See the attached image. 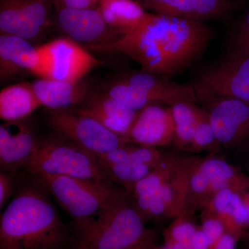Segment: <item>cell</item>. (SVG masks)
<instances>
[{
  "instance_id": "8",
  "label": "cell",
  "mask_w": 249,
  "mask_h": 249,
  "mask_svg": "<svg viewBox=\"0 0 249 249\" xmlns=\"http://www.w3.org/2000/svg\"><path fill=\"white\" fill-rule=\"evenodd\" d=\"M52 0H0V31L28 41L38 38L49 27Z\"/></svg>"
},
{
  "instance_id": "4",
  "label": "cell",
  "mask_w": 249,
  "mask_h": 249,
  "mask_svg": "<svg viewBox=\"0 0 249 249\" xmlns=\"http://www.w3.org/2000/svg\"><path fill=\"white\" fill-rule=\"evenodd\" d=\"M40 183L75 222L76 229L91 220L118 198L127 193L109 181L58 175H40Z\"/></svg>"
},
{
  "instance_id": "15",
  "label": "cell",
  "mask_w": 249,
  "mask_h": 249,
  "mask_svg": "<svg viewBox=\"0 0 249 249\" xmlns=\"http://www.w3.org/2000/svg\"><path fill=\"white\" fill-rule=\"evenodd\" d=\"M75 111L98 121L124 141L139 113L118 102L106 92L91 93Z\"/></svg>"
},
{
  "instance_id": "19",
  "label": "cell",
  "mask_w": 249,
  "mask_h": 249,
  "mask_svg": "<svg viewBox=\"0 0 249 249\" xmlns=\"http://www.w3.org/2000/svg\"><path fill=\"white\" fill-rule=\"evenodd\" d=\"M98 9L117 38L133 31L147 14L135 0H101Z\"/></svg>"
},
{
  "instance_id": "40",
  "label": "cell",
  "mask_w": 249,
  "mask_h": 249,
  "mask_svg": "<svg viewBox=\"0 0 249 249\" xmlns=\"http://www.w3.org/2000/svg\"><path fill=\"white\" fill-rule=\"evenodd\" d=\"M247 195H248V196H249V191H247Z\"/></svg>"
},
{
  "instance_id": "1",
  "label": "cell",
  "mask_w": 249,
  "mask_h": 249,
  "mask_svg": "<svg viewBox=\"0 0 249 249\" xmlns=\"http://www.w3.org/2000/svg\"><path fill=\"white\" fill-rule=\"evenodd\" d=\"M212 32L201 21L150 14L133 31L87 49L120 52L138 62L142 71L170 78L202 56Z\"/></svg>"
},
{
  "instance_id": "7",
  "label": "cell",
  "mask_w": 249,
  "mask_h": 249,
  "mask_svg": "<svg viewBox=\"0 0 249 249\" xmlns=\"http://www.w3.org/2000/svg\"><path fill=\"white\" fill-rule=\"evenodd\" d=\"M49 121L54 129L93 156L105 155L127 144L98 121L75 111H51Z\"/></svg>"
},
{
  "instance_id": "41",
  "label": "cell",
  "mask_w": 249,
  "mask_h": 249,
  "mask_svg": "<svg viewBox=\"0 0 249 249\" xmlns=\"http://www.w3.org/2000/svg\"></svg>"
},
{
  "instance_id": "23",
  "label": "cell",
  "mask_w": 249,
  "mask_h": 249,
  "mask_svg": "<svg viewBox=\"0 0 249 249\" xmlns=\"http://www.w3.org/2000/svg\"><path fill=\"white\" fill-rule=\"evenodd\" d=\"M170 107L175 124L173 143L177 148L188 151L193 142L199 107L188 103H178Z\"/></svg>"
},
{
  "instance_id": "35",
  "label": "cell",
  "mask_w": 249,
  "mask_h": 249,
  "mask_svg": "<svg viewBox=\"0 0 249 249\" xmlns=\"http://www.w3.org/2000/svg\"><path fill=\"white\" fill-rule=\"evenodd\" d=\"M14 182L12 178L7 173H0V208L2 209L12 196Z\"/></svg>"
},
{
  "instance_id": "18",
  "label": "cell",
  "mask_w": 249,
  "mask_h": 249,
  "mask_svg": "<svg viewBox=\"0 0 249 249\" xmlns=\"http://www.w3.org/2000/svg\"><path fill=\"white\" fill-rule=\"evenodd\" d=\"M202 210L217 216L227 231L237 240L245 238L249 233L247 210L241 193L229 189L218 192Z\"/></svg>"
},
{
  "instance_id": "24",
  "label": "cell",
  "mask_w": 249,
  "mask_h": 249,
  "mask_svg": "<svg viewBox=\"0 0 249 249\" xmlns=\"http://www.w3.org/2000/svg\"><path fill=\"white\" fill-rule=\"evenodd\" d=\"M179 159L175 155H165L160 164L135 185L131 194L132 199L158 191L173 176Z\"/></svg>"
},
{
  "instance_id": "16",
  "label": "cell",
  "mask_w": 249,
  "mask_h": 249,
  "mask_svg": "<svg viewBox=\"0 0 249 249\" xmlns=\"http://www.w3.org/2000/svg\"><path fill=\"white\" fill-rule=\"evenodd\" d=\"M31 129L22 121L0 125V165L10 173L25 166L37 145Z\"/></svg>"
},
{
  "instance_id": "14",
  "label": "cell",
  "mask_w": 249,
  "mask_h": 249,
  "mask_svg": "<svg viewBox=\"0 0 249 249\" xmlns=\"http://www.w3.org/2000/svg\"><path fill=\"white\" fill-rule=\"evenodd\" d=\"M29 71L45 78L46 69L39 47L17 36H0V77L1 80Z\"/></svg>"
},
{
  "instance_id": "6",
  "label": "cell",
  "mask_w": 249,
  "mask_h": 249,
  "mask_svg": "<svg viewBox=\"0 0 249 249\" xmlns=\"http://www.w3.org/2000/svg\"><path fill=\"white\" fill-rule=\"evenodd\" d=\"M194 88L197 97L232 98L249 103V55L228 54L201 72Z\"/></svg>"
},
{
  "instance_id": "34",
  "label": "cell",
  "mask_w": 249,
  "mask_h": 249,
  "mask_svg": "<svg viewBox=\"0 0 249 249\" xmlns=\"http://www.w3.org/2000/svg\"><path fill=\"white\" fill-rule=\"evenodd\" d=\"M101 0H52L55 9H96Z\"/></svg>"
},
{
  "instance_id": "9",
  "label": "cell",
  "mask_w": 249,
  "mask_h": 249,
  "mask_svg": "<svg viewBox=\"0 0 249 249\" xmlns=\"http://www.w3.org/2000/svg\"><path fill=\"white\" fill-rule=\"evenodd\" d=\"M38 47L45 62L46 78L80 81L102 65L88 49L70 38L57 39Z\"/></svg>"
},
{
  "instance_id": "32",
  "label": "cell",
  "mask_w": 249,
  "mask_h": 249,
  "mask_svg": "<svg viewBox=\"0 0 249 249\" xmlns=\"http://www.w3.org/2000/svg\"><path fill=\"white\" fill-rule=\"evenodd\" d=\"M229 53L249 55V11L232 33Z\"/></svg>"
},
{
  "instance_id": "10",
  "label": "cell",
  "mask_w": 249,
  "mask_h": 249,
  "mask_svg": "<svg viewBox=\"0 0 249 249\" xmlns=\"http://www.w3.org/2000/svg\"><path fill=\"white\" fill-rule=\"evenodd\" d=\"M209 114L220 145L233 148L249 142V103L232 98L215 100Z\"/></svg>"
},
{
  "instance_id": "29",
  "label": "cell",
  "mask_w": 249,
  "mask_h": 249,
  "mask_svg": "<svg viewBox=\"0 0 249 249\" xmlns=\"http://www.w3.org/2000/svg\"><path fill=\"white\" fill-rule=\"evenodd\" d=\"M191 214H184L175 218L163 232L165 241L191 245L199 227L192 221Z\"/></svg>"
},
{
  "instance_id": "38",
  "label": "cell",
  "mask_w": 249,
  "mask_h": 249,
  "mask_svg": "<svg viewBox=\"0 0 249 249\" xmlns=\"http://www.w3.org/2000/svg\"><path fill=\"white\" fill-rule=\"evenodd\" d=\"M155 232L150 231L140 242L127 249H153L155 247Z\"/></svg>"
},
{
  "instance_id": "31",
  "label": "cell",
  "mask_w": 249,
  "mask_h": 249,
  "mask_svg": "<svg viewBox=\"0 0 249 249\" xmlns=\"http://www.w3.org/2000/svg\"><path fill=\"white\" fill-rule=\"evenodd\" d=\"M201 217V224L199 228L209 241L210 249H213L218 241L227 232V229L222 221L211 213L202 210Z\"/></svg>"
},
{
  "instance_id": "26",
  "label": "cell",
  "mask_w": 249,
  "mask_h": 249,
  "mask_svg": "<svg viewBox=\"0 0 249 249\" xmlns=\"http://www.w3.org/2000/svg\"><path fill=\"white\" fill-rule=\"evenodd\" d=\"M199 158L193 157L188 185V213L202 209L211 198L209 180L198 166Z\"/></svg>"
},
{
  "instance_id": "21",
  "label": "cell",
  "mask_w": 249,
  "mask_h": 249,
  "mask_svg": "<svg viewBox=\"0 0 249 249\" xmlns=\"http://www.w3.org/2000/svg\"><path fill=\"white\" fill-rule=\"evenodd\" d=\"M198 166L209 180L211 197L223 190H232L241 194L249 191V178L225 160L217 157L199 158Z\"/></svg>"
},
{
  "instance_id": "33",
  "label": "cell",
  "mask_w": 249,
  "mask_h": 249,
  "mask_svg": "<svg viewBox=\"0 0 249 249\" xmlns=\"http://www.w3.org/2000/svg\"><path fill=\"white\" fill-rule=\"evenodd\" d=\"M164 154L157 147L141 146L130 147L129 161L147 165L155 168L164 159Z\"/></svg>"
},
{
  "instance_id": "28",
  "label": "cell",
  "mask_w": 249,
  "mask_h": 249,
  "mask_svg": "<svg viewBox=\"0 0 249 249\" xmlns=\"http://www.w3.org/2000/svg\"><path fill=\"white\" fill-rule=\"evenodd\" d=\"M219 147L220 144L216 139L209 112L199 108L193 142L188 151L215 152L219 150Z\"/></svg>"
},
{
  "instance_id": "2",
  "label": "cell",
  "mask_w": 249,
  "mask_h": 249,
  "mask_svg": "<svg viewBox=\"0 0 249 249\" xmlns=\"http://www.w3.org/2000/svg\"><path fill=\"white\" fill-rule=\"evenodd\" d=\"M67 239L66 226L38 188H23L1 214L0 249H60Z\"/></svg>"
},
{
  "instance_id": "5",
  "label": "cell",
  "mask_w": 249,
  "mask_h": 249,
  "mask_svg": "<svg viewBox=\"0 0 249 249\" xmlns=\"http://www.w3.org/2000/svg\"><path fill=\"white\" fill-rule=\"evenodd\" d=\"M25 166L36 176L58 175L95 181L110 180L95 157L73 142H37Z\"/></svg>"
},
{
  "instance_id": "12",
  "label": "cell",
  "mask_w": 249,
  "mask_h": 249,
  "mask_svg": "<svg viewBox=\"0 0 249 249\" xmlns=\"http://www.w3.org/2000/svg\"><path fill=\"white\" fill-rule=\"evenodd\" d=\"M174 134L175 124L171 107L152 105L139 111L124 142L157 148L172 143Z\"/></svg>"
},
{
  "instance_id": "13",
  "label": "cell",
  "mask_w": 249,
  "mask_h": 249,
  "mask_svg": "<svg viewBox=\"0 0 249 249\" xmlns=\"http://www.w3.org/2000/svg\"><path fill=\"white\" fill-rule=\"evenodd\" d=\"M56 11L59 27L69 38L78 43L101 45L117 38L105 22L98 8Z\"/></svg>"
},
{
  "instance_id": "3",
  "label": "cell",
  "mask_w": 249,
  "mask_h": 249,
  "mask_svg": "<svg viewBox=\"0 0 249 249\" xmlns=\"http://www.w3.org/2000/svg\"><path fill=\"white\" fill-rule=\"evenodd\" d=\"M132 199L125 193L76 229L73 249H127L140 242L150 230Z\"/></svg>"
},
{
  "instance_id": "37",
  "label": "cell",
  "mask_w": 249,
  "mask_h": 249,
  "mask_svg": "<svg viewBox=\"0 0 249 249\" xmlns=\"http://www.w3.org/2000/svg\"><path fill=\"white\" fill-rule=\"evenodd\" d=\"M192 249H210L209 241L199 228L191 245Z\"/></svg>"
},
{
  "instance_id": "27",
  "label": "cell",
  "mask_w": 249,
  "mask_h": 249,
  "mask_svg": "<svg viewBox=\"0 0 249 249\" xmlns=\"http://www.w3.org/2000/svg\"><path fill=\"white\" fill-rule=\"evenodd\" d=\"M145 10L163 16L201 21L191 0H135ZM202 22V21H201Z\"/></svg>"
},
{
  "instance_id": "36",
  "label": "cell",
  "mask_w": 249,
  "mask_h": 249,
  "mask_svg": "<svg viewBox=\"0 0 249 249\" xmlns=\"http://www.w3.org/2000/svg\"><path fill=\"white\" fill-rule=\"evenodd\" d=\"M238 240L229 232H226L213 249H237Z\"/></svg>"
},
{
  "instance_id": "22",
  "label": "cell",
  "mask_w": 249,
  "mask_h": 249,
  "mask_svg": "<svg viewBox=\"0 0 249 249\" xmlns=\"http://www.w3.org/2000/svg\"><path fill=\"white\" fill-rule=\"evenodd\" d=\"M193 160V157H180L173 176L158 191L164 201L168 218L188 214V185Z\"/></svg>"
},
{
  "instance_id": "20",
  "label": "cell",
  "mask_w": 249,
  "mask_h": 249,
  "mask_svg": "<svg viewBox=\"0 0 249 249\" xmlns=\"http://www.w3.org/2000/svg\"><path fill=\"white\" fill-rule=\"evenodd\" d=\"M42 106L31 83L11 85L0 92V118L4 122L22 121Z\"/></svg>"
},
{
  "instance_id": "17",
  "label": "cell",
  "mask_w": 249,
  "mask_h": 249,
  "mask_svg": "<svg viewBox=\"0 0 249 249\" xmlns=\"http://www.w3.org/2000/svg\"><path fill=\"white\" fill-rule=\"evenodd\" d=\"M31 84L42 106L51 111L72 110L75 107H79L91 93L88 85L80 81L42 78Z\"/></svg>"
},
{
  "instance_id": "11",
  "label": "cell",
  "mask_w": 249,
  "mask_h": 249,
  "mask_svg": "<svg viewBox=\"0 0 249 249\" xmlns=\"http://www.w3.org/2000/svg\"><path fill=\"white\" fill-rule=\"evenodd\" d=\"M123 80L133 87L142 109L152 105L165 104L171 107L180 103L196 104L198 98L194 87L147 72L134 73Z\"/></svg>"
},
{
  "instance_id": "39",
  "label": "cell",
  "mask_w": 249,
  "mask_h": 249,
  "mask_svg": "<svg viewBox=\"0 0 249 249\" xmlns=\"http://www.w3.org/2000/svg\"><path fill=\"white\" fill-rule=\"evenodd\" d=\"M153 249H170L168 248V247H167L166 245L162 246V247H157V246H155V247H154Z\"/></svg>"
},
{
  "instance_id": "30",
  "label": "cell",
  "mask_w": 249,
  "mask_h": 249,
  "mask_svg": "<svg viewBox=\"0 0 249 249\" xmlns=\"http://www.w3.org/2000/svg\"><path fill=\"white\" fill-rule=\"evenodd\" d=\"M201 20L225 16L235 6L232 0H191Z\"/></svg>"
},
{
  "instance_id": "25",
  "label": "cell",
  "mask_w": 249,
  "mask_h": 249,
  "mask_svg": "<svg viewBox=\"0 0 249 249\" xmlns=\"http://www.w3.org/2000/svg\"><path fill=\"white\" fill-rule=\"evenodd\" d=\"M102 168L109 179L121 185L130 196L135 185L154 169L132 161L104 165Z\"/></svg>"
}]
</instances>
